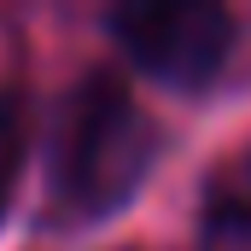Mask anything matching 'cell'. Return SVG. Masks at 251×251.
Here are the masks:
<instances>
[{"mask_svg": "<svg viewBox=\"0 0 251 251\" xmlns=\"http://www.w3.org/2000/svg\"><path fill=\"white\" fill-rule=\"evenodd\" d=\"M111 41L164 88H204L234 53V18L210 0H134L105 18Z\"/></svg>", "mask_w": 251, "mask_h": 251, "instance_id": "7a4b0ae2", "label": "cell"}, {"mask_svg": "<svg viewBox=\"0 0 251 251\" xmlns=\"http://www.w3.org/2000/svg\"><path fill=\"white\" fill-rule=\"evenodd\" d=\"M24 140H29L24 100H18V88H0V216L12 210V187H18V170H24Z\"/></svg>", "mask_w": 251, "mask_h": 251, "instance_id": "3957f363", "label": "cell"}, {"mask_svg": "<svg viewBox=\"0 0 251 251\" xmlns=\"http://www.w3.org/2000/svg\"><path fill=\"white\" fill-rule=\"evenodd\" d=\"M158 123L111 70H88L59 111L47 164V222L82 228L117 216L158 164Z\"/></svg>", "mask_w": 251, "mask_h": 251, "instance_id": "6da1fadb", "label": "cell"}]
</instances>
